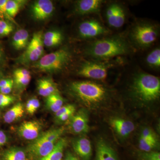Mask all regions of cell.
Instances as JSON below:
<instances>
[{
	"label": "cell",
	"instance_id": "6da1fadb",
	"mask_svg": "<svg viewBox=\"0 0 160 160\" xmlns=\"http://www.w3.org/2000/svg\"><path fill=\"white\" fill-rule=\"evenodd\" d=\"M131 47L124 38L115 36L98 40L87 48L86 53L98 59H106L117 56L126 54Z\"/></svg>",
	"mask_w": 160,
	"mask_h": 160
},
{
	"label": "cell",
	"instance_id": "7a4b0ae2",
	"mask_svg": "<svg viewBox=\"0 0 160 160\" xmlns=\"http://www.w3.org/2000/svg\"><path fill=\"white\" fill-rule=\"evenodd\" d=\"M69 90L74 97L87 106L99 105L109 97L105 87L90 81H78L71 83Z\"/></svg>",
	"mask_w": 160,
	"mask_h": 160
},
{
	"label": "cell",
	"instance_id": "3957f363",
	"mask_svg": "<svg viewBox=\"0 0 160 160\" xmlns=\"http://www.w3.org/2000/svg\"><path fill=\"white\" fill-rule=\"evenodd\" d=\"M131 88L133 97L141 102L147 104L159 98L160 79L152 75L146 73L136 75Z\"/></svg>",
	"mask_w": 160,
	"mask_h": 160
},
{
	"label": "cell",
	"instance_id": "277c9868",
	"mask_svg": "<svg viewBox=\"0 0 160 160\" xmlns=\"http://www.w3.org/2000/svg\"><path fill=\"white\" fill-rule=\"evenodd\" d=\"M64 127L50 129L42 133L27 147L26 152L28 158L39 160L51 152L58 141L64 133Z\"/></svg>",
	"mask_w": 160,
	"mask_h": 160
},
{
	"label": "cell",
	"instance_id": "5b68a950",
	"mask_svg": "<svg viewBox=\"0 0 160 160\" xmlns=\"http://www.w3.org/2000/svg\"><path fill=\"white\" fill-rule=\"evenodd\" d=\"M71 58L69 50L63 48L43 56L33 66L36 69L43 72H58L62 70L68 65Z\"/></svg>",
	"mask_w": 160,
	"mask_h": 160
},
{
	"label": "cell",
	"instance_id": "8992f818",
	"mask_svg": "<svg viewBox=\"0 0 160 160\" xmlns=\"http://www.w3.org/2000/svg\"><path fill=\"white\" fill-rule=\"evenodd\" d=\"M44 52L42 32H38L33 34L26 51L18 59V62L22 64L37 62L43 56Z\"/></svg>",
	"mask_w": 160,
	"mask_h": 160
},
{
	"label": "cell",
	"instance_id": "52a82bcc",
	"mask_svg": "<svg viewBox=\"0 0 160 160\" xmlns=\"http://www.w3.org/2000/svg\"><path fill=\"white\" fill-rule=\"evenodd\" d=\"M157 30L152 25L142 24L134 27L132 32V38L138 46L148 47L157 38Z\"/></svg>",
	"mask_w": 160,
	"mask_h": 160
},
{
	"label": "cell",
	"instance_id": "ba28073f",
	"mask_svg": "<svg viewBox=\"0 0 160 160\" xmlns=\"http://www.w3.org/2000/svg\"><path fill=\"white\" fill-rule=\"evenodd\" d=\"M111 66L112 64L109 63L87 61L82 64L78 71V74L93 79H105L107 77L108 69Z\"/></svg>",
	"mask_w": 160,
	"mask_h": 160
},
{
	"label": "cell",
	"instance_id": "9c48e42d",
	"mask_svg": "<svg viewBox=\"0 0 160 160\" xmlns=\"http://www.w3.org/2000/svg\"><path fill=\"white\" fill-rule=\"evenodd\" d=\"M108 29L96 20L84 21L78 26L80 36L83 38H91L108 33Z\"/></svg>",
	"mask_w": 160,
	"mask_h": 160
},
{
	"label": "cell",
	"instance_id": "30bf717a",
	"mask_svg": "<svg viewBox=\"0 0 160 160\" xmlns=\"http://www.w3.org/2000/svg\"><path fill=\"white\" fill-rule=\"evenodd\" d=\"M69 120V128L72 133L82 134L89 131V118L86 109H80Z\"/></svg>",
	"mask_w": 160,
	"mask_h": 160
},
{
	"label": "cell",
	"instance_id": "8fae6325",
	"mask_svg": "<svg viewBox=\"0 0 160 160\" xmlns=\"http://www.w3.org/2000/svg\"><path fill=\"white\" fill-rule=\"evenodd\" d=\"M54 9V6L51 1L38 0L35 1L32 6L31 12L36 20L44 21L51 16Z\"/></svg>",
	"mask_w": 160,
	"mask_h": 160
},
{
	"label": "cell",
	"instance_id": "7c38bea8",
	"mask_svg": "<svg viewBox=\"0 0 160 160\" xmlns=\"http://www.w3.org/2000/svg\"><path fill=\"white\" fill-rule=\"evenodd\" d=\"M42 130V124L38 121H25L19 127L18 132L25 139L34 140L41 134Z\"/></svg>",
	"mask_w": 160,
	"mask_h": 160
},
{
	"label": "cell",
	"instance_id": "4fadbf2b",
	"mask_svg": "<svg viewBox=\"0 0 160 160\" xmlns=\"http://www.w3.org/2000/svg\"><path fill=\"white\" fill-rule=\"evenodd\" d=\"M72 146L75 152L82 160L90 159L92 149L90 141L85 137H80L72 141Z\"/></svg>",
	"mask_w": 160,
	"mask_h": 160
},
{
	"label": "cell",
	"instance_id": "5bb4252c",
	"mask_svg": "<svg viewBox=\"0 0 160 160\" xmlns=\"http://www.w3.org/2000/svg\"><path fill=\"white\" fill-rule=\"evenodd\" d=\"M112 127L122 137H126L134 131L135 126L133 122L129 120L114 118L110 121Z\"/></svg>",
	"mask_w": 160,
	"mask_h": 160
},
{
	"label": "cell",
	"instance_id": "9a60e30c",
	"mask_svg": "<svg viewBox=\"0 0 160 160\" xmlns=\"http://www.w3.org/2000/svg\"><path fill=\"white\" fill-rule=\"evenodd\" d=\"M102 3V1L100 0L78 1L75 6V11L80 15L94 13L99 11Z\"/></svg>",
	"mask_w": 160,
	"mask_h": 160
},
{
	"label": "cell",
	"instance_id": "2e32d148",
	"mask_svg": "<svg viewBox=\"0 0 160 160\" xmlns=\"http://www.w3.org/2000/svg\"><path fill=\"white\" fill-rule=\"evenodd\" d=\"M96 152V160H118L114 150L102 139L98 142Z\"/></svg>",
	"mask_w": 160,
	"mask_h": 160
},
{
	"label": "cell",
	"instance_id": "e0dca14e",
	"mask_svg": "<svg viewBox=\"0 0 160 160\" xmlns=\"http://www.w3.org/2000/svg\"><path fill=\"white\" fill-rule=\"evenodd\" d=\"M25 113L24 106L21 103H18L12 106L4 115V121L10 124L22 117Z\"/></svg>",
	"mask_w": 160,
	"mask_h": 160
},
{
	"label": "cell",
	"instance_id": "ac0fdd59",
	"mask_svg": "<svg viewBox=\"0 0 160 160\" xmlns=\"http://www.w3.org/2000/svg\"><path fill=\"white\" fill-rule=\"evenodd\" d=\"M26 152L22 148L12 147L6 149L2 154V160H28Z\"/></svg>",
	"mask_w": 160,
	"mask_h": 160
},
{
	"label": "cell",
	"instance_id": "d6986e66",
	"mask_svg": "<svg viewBox=\"0 0 160 160\" xmlns=\"http://www.w3.org/2000/svg\"><path fill=\"white\" fill-rule=\"evenodd\" d=\"M67 144V140L66 138H61L58 141L51 152L45 157L39 160H62L63 152Z\"/></svg>",
	"mask_w": 160,
	"mask_h": 160
},
{
	"label": "cell",
	"instance_id": "ffe728a7",
	"mask_svg": "<svg viewBox=\"0 0 160 160\" xmlns=\"http://www.w3.org/2000/svg\"><path fill=\"white\" fill-rule=\"evenodd\" d=\"M29 38V32L26 29L18 30L12 37V46L17 50L24 49L28 46Z\"/></svg>",
	"mask_w": 160,
	"mask_h": 160
},
{
	"label": "cell",
	"instance_id": "44dd1931",
	"mask_svg": "<svg viewBox=\"0 0 160 160\" xmlns=\"http://www.w3.org/2000/svg\"><path fill=\"white\" fill-rule=\"evenodd\" d=\"M63 35L58 30H51L47 32L43 37V44L48 47L57 46L62 42Z\"/></svg>",
	"mask_w": 160,
	"mask_h": 160
},
{
	"label": "cell",
	"instance_id": "7402d4cb",
	"mask_svg": "<svg viewBox=\"0 0 160 160\" xmlns=\"http://www.w3.org/2000/svg\"><path fill=\"white\" fill-rule=\"evenodd\" d=\"M64 102L59 93H54L46 98V106L48 109L55 113L63 106Z\"/></svg>",
	"mask_w": 160,
	"mask_h": 160
},
{
	"label": "cell",
	"instance_id": "603a6c76",
	"mask_svg": "<svg viewBox=\"0 0 160 160\" xmlns=\"http://www.w3.org/2000/svg\"><path fill=\"white\" fill-rule=\"evenodd\" d=\"M125 21V14L124 10L121 6L116 4L114 14L108 23L112 27L118 28L124 25Z\"/></svg>",
	"mask_w": 160,
	"mask_h": 160
},
{
	"label": "cell",
	"instance_id": "cb8c5ba5",
	"mask_svg": "<svg viewBox=\"0 0 160 160\" xmlns=\"http://www.w3.org/2000/svg\"><path fill=\"white\" fill-rule=\"evenodd\" d=\"M25 2V1L20 0H7L6 4V11L7 15L11 18L15 17Z\"/></svg>",
	"mask_w": 160,
	"mask_h": 160
},
{
	"label": "cell",
	"instance_id": "d4e9b609",
	"mask_svg": "<svg viewBox=\"0 0 160 160\" xmlns=\"http://www.w3.org/2000/svg\"><path fill=\"white\" fill-rule=\"evenodd\" d=\"M158 144V140H149L140 138L139 147L144 152H149L155 149Z\"/></svg>",
	"mask_w": 160,
	"mask_h": 160
},
{
	"label": "cell",
	"instance_id": "484cf974",
	"mask_svg": "<svg viewBox=\"0 0 160 160\" xmlns=\"http://www.w3.org/2000/svg\"><path fill=\"white\" fill-rule=\"evenodd\" d=\"M147 63L152 67L158 68L160 66V49H156L151 52L146 58Z\"/></svg>",
	"mask_w": 160,
	"mask_h": 160
},
{
	"label": "cell",
	"instance_id": "4316f807",
	"mask_svg": "<svg viewBox=\"0 0 160 160\" xmlns=\"http://www.w3.org/2000/svg\"><path fill=\"white\" fill-rule=\"evenodd\" d=\"M31 75L26 77H14V84L18 89L22 90L29 85L31 81Z\"/></svg>",
	"mask_w": 160,
	"mask_h": 160
},
{
	"label": "cell",
	"instance_id": "83f0119b",
	"mask_svg": "<svg viewBox=\"0 0 160 160\" xmlns=\"http://www.w3.org/2000/svg\"><path fill=\"white\" fill-rule=\"evenodd\" d=\"M13 26L11 23L4 20H0V36H6L13 31Z\"/></svg>",
	"mask_w": 160,
	"mask_h": 160
},
{
	"label": "cell",
	"instance_id": "f1b7e54d",
	"mask_svg": "<svg viewBox=\"0 0 160 160\" xmlns=\"http://www.w3.org/2000/svg\"><path fill=\"white\" fill-rule=\"evenodd\" d=\"M139 156L141 160H160V152H142Z\"/></svg>",
	"mask_w": 160,
	"mask_h": 160
},
{
	"label": "cell",
	"instance_id": "f546056e",
	"mask_svg": "<svg viewBox=\"0 0 160 160\" xmlns=\"http://www.w3.org/2000/svg\"><path fill=\"white\" fill-rule=\"evenodd\" d=\"M16 98L12 96L0 93V108H5L13 102Z\"/></svg>",
	"mask_w": 160,
	"mask_h": 160
},
{
	"label": "cell",
	"instance_id": "4dcf8cb0",
	"mask_svg": "<svg viewBox=\"0 0 160 160\" xmlns=\"http://www.w3.org/2000/svg\"><path fill=\"white\" fill-rule=\"evenodd\" d=\"M43 79H44V82L46 88L50 95L54 93H59V91L58 89L57 86L52 80L49 78Z\"/></svg>",
	"mask_w": 160,
	"mask_h": 160
},
{
	"label": "cell",
	"instance_id": "1f68e13d",
	"mask_svg": "<svg viewBox=\"0 0 160 160\" xmlns=\"http://www.w3.org/2000/svg\"><path fill=\"white\" fill-rule=\"evenodd\" d=\"M140 138L149 140H158L156 134L151 129L148 128L143 129Z\"/></svg>",
	"mask_w": 160,
	"mask_h": 160
},
{
	"label": "cell",
	"instance_id": "d6a6232c",
	"mask_svg": "<svg viewBox=\"0 0 160 160\" xmlns=\"http://www.w3.org/2000/svg\"><path fill=\"white\" fill-rule=\"evenodd\" d=\"M37 89L39 94L41 96L47 98L50 95L46 88L43 78L41 79L38 81Z\"/></svg>",
	"mask_w": 160,
	"mask_h": 160
},
{
	"label": "cell",
	"instance_id": "836d02e7",
	"mask_svg": "<svg viewBox=\"0 0 160 160\" xmlns=\"http://www.w3.org/2000/svg\"><path fill=\"white\" fill-rule=\"evenodd\" d=\"M75 110L76 109H72V110H69V111L66 112V113L60 116L59 117L57 118L58 122H64L67 121V120L70 119V118L72 117V116L74 114L75 112Z\"/></svg>",
	"mask_w": 160,
	"mask_h": 160
},
{
	"label": "cell",
	"instance_id": "e575fe53",
	"mask_svg": "<svg viewBox=\"0 0 160 160\" xmlns=\"http://www.w3.org/2000/svg\"><path fill=\"white\" fill-rule=\"evenodd\" d=\"M31 99V106L28 113L30 115H33L37 111L40 106L39 101L36 98H33Z\"/></svg>",
	"mask_w": 160,
	"mask_h": 160
},
{
	"label": "cell",
	"instance_id": "d590c367",
	"mask_svg": "<svg viewBox=\"0 0 160 160\" xmlns=\"http://www.w3.org/2000/svg\"><path fill=\"white\" fill-rule=\"evenodd\" d=\"M75 109V107L74 105H71V104H68V105H65V106H63L59 109L57 112H56L55 117L56 118H57L59 117L60 116L66 113L67 112Z\"/></svg>",
	"mask_w": 160,
	"mask_h": 160
},
{
	"label": "cell",
	"instance_id": "8d00e7d4",
	"mask_svg": "<svg viewBox=\"0 0 160 160\" xmlns=\"http://www.w3.org/2000/svg\"><path fill=\"white\" fill-rule=\"evenodd\" d=\"M7 0H0V20H3L5 17L11 18L7 14L6 4Z\"/></svg>",
	"mask_w": 160,
	"mask_h": 160
},
{
	"label": "cell",
	"instance_id": "74e56055",
	"mask_svg": "<svg viewBox=\"0 0 160 160\" xmlns=\"http://www.w3.org/2000/svg\"><path fill=\"white\" fill-rule=\"evenodd\" d=\"M30 72L29 70L24 68H19L14 70L13 72L14 77H26L30 76Z\"/></svg>",
	"mask_w": 160,
	"mask_h": 160
},
{
	"label": "cell",
	"instance_id": "f35d334b",
	"mask_svg": "<svg viewBox=\"0 0 160 160\" xmlns=\"http://www.w3.org/2000/svg\"><path fill=\"white\" fill-rule=\"evenodd\" d=\"M13 85H14V82H12L7 85L5 87L0 88V93L2 94L9 95L12 90L13 88Z\"/></svg>",
	"mask_w": 160,
	"mask_h": 160
},
{
	"label": "cell",
	"instance_id": "ab89813d",
	"mask_svg": "<svg viewBox=\"0 0 160 160\" xmlns=\"http://www.w3.org/2000/svg\"><path fill=\"white\" fill-rule=\"evenodd\" d=\"M7 142V137L4 132L0 130V148L4 146Z\"/></svg>",
	"mask_w": 160,
	"mask_h": 160
},
{
	"label": "cell",
	"instance_id": "60d3db41",
	"mask_svg": "<svg viewBox=\"0 0 160 160\" xmlns=\"http://www.w3.org/2000/svg\"><path fill=\"white\" fill-rule=\"evenodd\" d=\"M12 82H13V80L12 79H2L0 80V88L5 87Z\"/></svg>",
	"mask_w": 160,
	"mask_h": 160
},
{
	"label": "cell",
	"instance_id": "b9f144b4",
	"mask_svg": "<svg viewBox=\"0 0 160 160\" xmlns=\"http://www.w3.org/2000/svg\"><path fill=\"white\" fill-rule=\"evenodd\" d=\"M64 160H79L78 158L71 152H68L66 153Z\"/></svg>",
	"mask_w": 160,
	"mask_h": 160
},
{
	"label": "cell",
	"instance_id": "7bdbcfd3",
	"mask_svg": "<svg viewBox=\"0 0 160 160\" xmlns=\"http://www.w3.org/2000/svg\"><path fill=\"white\" fill-rule=\"evenodd\" d=\"M2 52H1V50H0V60H1V58H2Z\"/></svg>",
	"mask_w": 160,
	"mask_h": 160
},
{
	"label": "cell",
	"instance_id": "ee69618b",
	"mask_svg": "<svg viewBox=\"0 0 160 160\" xmlns=\"http://www.w3.org/2000/svg\"><path fill=\"white\" fill-rule=\"evenodd\" d=\"M2 79V74L1 72H0V80Z\"/></svg>",
	"mask_w": 160,
	"mask_h": 160
}]
</instances>
